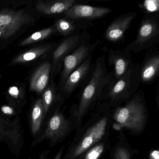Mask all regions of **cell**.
Returning a JSON list of instances; mask_svg holds the SVG:
<instances>
[{
  "label": "cell",
  "mask_w": 159,
  "mask_h": 159,
  "mask_svg": "<svg viewBox=\"0 0 159 159\" xmlns=\"http://www.w3.org/2000/svg\"><path fill=\"white\" fill-rule=\"evenodd\" d=\"M18 6L5 3L0 6V41H11L39 19L30 4L22 8Z\"/></svg>",
  "instance_id": "6da1fadb"
},
{
  "label": "cell",
  "mask_w": 159,
  "mask_h": 159,
  "mask_svg": "<svg viewBox=\"0 0 159 159\" xmlns=\"http://www.w3.org/2000/svg\"><path fill=\"white\" fill-rule=\"evenodd\" d=\"M113 79L112 71H108L105 56L98 57L93 66L89 81L81 95L77 112L78 120H81L91 105L99 99L105 86Z\"/></svg>",
  "instance_id": "7a4b0ae2"
},
{
  "label": "cell",
  "mask_w": 159,
  "mask_h": 159,
  "mask_svg": "<svg viewBox=\"0 0 159 159\" xmlns=\"http://www.w3.org/2000/svg\"><path fill=\"white\" fill-rule=\"evenodd\" d=\"M139 69L140 64L137 63L121 78L113 79L105 86L98 100L115 104L130 99L136 93L141 83Z\"/></svg>",
  "instance_id": "3957f363"
},
{
  "label": "cell",
  "mask_w": 159,
  "mask_h": 159,
  "mask_svg": "<svg viewBox=\"0 0 159 159\" xmlns=\"http://www.w3.org/2000/svg\"><path fill=\"white\" fill-rule=\"evenodd\" d=\"M144 93H136L123 107L117 108L113 119L121 127L135 132H141L144 129L146 120Z\"/></svg>",
  "instance_id": "277c9868"
},
{
  "label": "cell",
  "mask_w": 159,
  "mask_h": 159,
  "mask_svg": "<svg viewBox=\"0 0 159 159\" xmlns=\"http://www.w3.org/2000/svg\"><path fill=\"white\" fill-rule=\"evenodd\" d=\"M159 41L158 16L147 14L141 20L135 39L128 44L124 50L130 53H137L154 47Z\"/></svg>",
  "instance_id": "5b68a950"
},
{
  "label": "cell",
  "mask_w": 159,
  "mask_h": 159,
  "mask_svg": "<svg viewBox=\"0 0 159 159\" xmlns=\"http://www.w3.org/2000/svg\"><path fill=\"white\" fill-rule=\"evenodd\" d=\"M90 39V35L86 31L76 33L66 37L52 52L51 76L55 75L60 70L64 59L81 44Z\"/></svg>",
  "instance_id": "8992f818"
},
{
  "label": "cell",
  "mask_w": 159,
  "mask_h": 159,
  "mask_svg": "<svg viewBox=\"0 0 159 159\" xmlns=\"http://www.w3.org/2000/svg\"><path fill=\"white\" fill-rule=\"evenodd\" d=\"M100 41L91 43L90 40L86 41L77 47L64 59L63 69L60 75L58 88L60 89L71 72L76 70L89 56L92 55Z\"/></svg>",
  "instance_id": "52a82bcc"
},
{
  "label": "cell",
  "mask_w": 159,
  "mask_h": 159,
  "mask_svg": "<svg viewBox=\"0 0 159 159\" xmlns=\"http://www.w3.org/2000/svg\"><path fill=\"white\" fill-rule=\"evenodd\" d=\"M111 12L112 10L107 7L77 3L65 12L61 16L75 20L92 21L105 17Z\"/></svg>",
  "instance_id": "ba28073f"
},
{
  "label": "cell",
  "mask_w": 159,
  "mask_h": 159,
  "mask_svg": "<svg viewBox=\"0 0 159 159\" xmlns=\"http://www.w3.org/2000/svg\"><path fill=\"white\" fill-rule=\"evenodd\" d=\"M69 128V122L63 114L56 112L49 120L44 133L33 143V145L35 146L46 139H49L51 143H56L66 136Z\"/></svg>",
  "instance_id": "9c48e42d"
},
{
  "label": "cell",
  "mask_w": 159,
  "mask_h": 159,
  "mask_svg": "<svg viewBox=\"0 0 159 159\" xmlns=\"http://www.w3.org/2000/svg\"><path fill=\"white\" fill-rule=\"evenodd\" d=\"M93 55H91L70 73L62 87L59 89L65 96H69L81 85L91 74L93 70Z\"/></svg>",
  "instance_id": "30bf717a"
},
{
  "label": "cell",
  "mask_w": 159,
  "mask_h": 159,
  "mask_svg": "<svg viewBox=\"0 0 159 159\" xmlns=\"http://www.w3.org/2000/svg\"><path fill=\"white\" fill-rule=\"evenodd\" d=\"M137 16L136 13L128 12L117 17L105 30L104 37L106 40L113 43L121 42L124 39L125 32Z\"/></svg>",
  "instance_id": "8fae6325"
},
{
  "label": "cell",
  "mask_w": 159,
  "mask_h": 159,
  "mask_svg": "<svg viewBox=\"0 0 159 159\" xmlns=\"http://www.w3.org/2000/svg\"><path fill=\"white\" fill-rule=\"evenodd\" d=\"M107 63L113 67V80H117L124 76L134 66L131 53L124 49H110L108 51Z\"/></svg>",
  "instance_id": "7c38bea8"
},
{
  "label": "cell",
  "mask_w": 159,
  "mask_h": 159,
  "mask_svg": "<svg viewBox=\"0 0 159 159\" xmlns=\"http://www.w3.org/2000/svg\"><path fill=\"white\" fill-rule=\"evenodd\" d=\"M107 122V119L105 117L88 129L82 139L71 153V159L81 155L102 138L105 134Z\"/></svg>",
  "instance_id": "4fadbf2b"
},
{
  "label": "cell",
  "mask_w": 159,
  "mask_h": 159,
  "mask_svg": "<svg viewBox=\"0 0 159 159\" xmlns=\"http://www.w3.org/2000/svg\"><path fill=\"white\" fill-rule=\"evenodd\" d=\"M159 72V52L158 48H150L146 54L143 62L140 65V82L144 84L153 83Z\"/></svg>",
  "instance_id": "5bb4252c"
},
{
  "label": "cell",
  "mask_w": 159,
  "mask_h": 159,
  "mask_svg": "<svg viewBox=\"0 0 159 159\" xmlns=\"http://www.w3.org/2000/svg\"><path fill=\"white\" fill-rule=\"evenodd\" d=\"M77 3L76 0H39L34 4V7L39 15L61 16Z\"/></svg>",
  "instance_id": "9a60e30c"
},
{
  "label": "cell",
  "mask_w": 159,
  "mask_h": 159,
  "mask_svg": "<svg viewBox=\"0 0 159 159\" xmlns=\"http://www.w3.org/2000/svg\"><path fill=\"white\" fill-rule=\"evenodd\" d=\"M93 25L92 21L75 20L60 16L56 19L53 27L57 34L66 37L86 31V30Z\"/></svg>",
  "instance_id": "2e32d148"
},
{
  "label": "cell",
  "mask_w": 159,
  "mask_h": 159,
  "mask_svg": "<svg viewBox=\"0 0 159 159\" xmlns=\"http://www.w3.org/2000/svg\"><path fill=\"white\" fill-rule=\"evenodd\" d=\"M22 138L19 121L10 120L0 115V141H5L9 146L16 147L20 145Z\"/></svg>",
  "instance_id": "e0dca14e"
},
{
  "label": "cell",
  "mask_w": 159,
  "mask_h": 159,
  "mask_svg": "<svg viewBox=\"0 0 159 159\" xmlns=\"http://www.w3.org/2000/svg\"><path fill=\"white\" fill-rule=\"evenodd\" d=\"M52 71V64L46 61L41 64L35 70L30 78V88L38 94L43 93L48 85Z\"/></svg>",
  "instance_id": "ac0fdd59"
},
{
  "label": "cell",
  "mask_w": 159,
  "mask_h": 159,
  "mask_svg": "<svg viewBox=\"0 0 159 159\" xmlns=\"http://www.w3.org/2000/svg\"><path fill=\"white\" fill-rule=\"evenodd\" d=\"M56 43H49L36 46L16 56L10 63V66L28 64L39 59L42 56H46L52 52L57 46Z\"/></svg>",
  "instance_id": "d6986e66"
},
{
  "label": "cell",
  "mask_w": 159,
  "mask_h": 159,
  "mask_svg": "<svg viewBox=\"0 0 159 159\" xmlns=\"http://www.w3.org/2000/svg\"><path fill=\"white\" fill-rule=\"evenodd\" d=\"M43 118L42 100L39 98L33 105L30 114L31 131L33 135L38 134L40 130Z\"/></svg>",
  "instance_id": "ffe728a7"
},
{
  "label": "cell",
  "mask_w": 159,
  "mask_h": 159,
  "mask_svg": "<svg viewBox=\"0 0 159 159\" xmlns=\"http://www.w3.org/2000/svg\"><path fill=\"white\" fill-rule=\"evenodd\" d=\"M57 34L53 26L42 30L33 33L32 35L25 38L18 44L19 47H24L33 43L41 41L52 35Z\"/></svg>",
  "instance_id": "44dd1931"
},
{
  "label": "cell",
  "mask_w": 159,
  "mask_h": 159,
  "mask_svg": "<svg viewBox=\"0 0 159 159\" xmlns=\"http://www.w3.org/2000/svg\"><path fill=\"white\" fill-rule=\"evenodd\" d=\"M8 98L10 106L19 110L24 105L25 101L24 89L16 86H11L8 90Z\"/></svg>",
  "instance_id": "7402d4cb"
},
{
  "label": "cell",
  "mask_w": 159,
  "mask_h": 159,
  "mask_svg": "<svg viewBox=\"0 0 159 159\" xmlns=\"http://www.w3.org/2000/svg\"><path fill=\"white\" fill-rule=\"evenodd\" d=\"M56 86L54 83L52 82L50 85L47 86L43 93L42 100L43 107V115L44 117L46 116L51 107L53 102L56 97Z\"/></svg>",
  "instance_id": "603a6c76"
},
{
  "label": "cell",
  "mask_w": 159,
  "mask_h": 159,
  "mask_svg": "<svg viewBox=\"0 0 159 159\" xmlns=\"http://www.w3.org/2000/svg\"><path fill=\"white\" fill-rule=\"evenodd\" d=\"M104 144L96 145L90 149L85 155L84 159H98L104 151Z\"/></svg>",
  "instance_id": "cb8c5ba5"
},
{
  "label": "cell",
  "mask_w": 159,
  "mask_h": 159,
  "mask_svg": "<svg viewBox=\"0 0 159 159\" xmlns=\"http://www.w3.org/2000/svg\"><path fill=\"white\" fill-rule=\"evenodd\" d=\"M114 157L115 159H131L128 150L123 147H120L116 149Z\"/></svg>",
  "instance_id": "d4e9b609"
},
{
  "label": "cell",
  "mask_w": 159,
  "mask_h": 159,
  "mask_svg": "<svg viewBox=\"0 0 159 159\" xmlns=\"http://www.w3.org/2000/svg\"><path fill=\"white\" fill-rule=\"evenodd\" d=\"M2 112L5 115L12 116L16 113L15 108L10 106H3L1 108Z\"/></svg>",
  "instance_id": "484cf974"
},
{
  "label": "cell",
  "mask_w": 159,
  "mask_h": 159,
  "mask_svg": "<svg viewBox=\"0 0 159 159\" xmlns=\"http://www.w3.org/2000/svg\"><path fill=\"white\" fill-rule=\"evenodd\" d=\"M149 159H159V150L151 151L149 154Z\"/></svg>",
  "instance_id": "4316f807"
},
{
  "label": "cell",
  "mask_w": 159,
  "mask_h": 159,
  "mask_svg": "<svg viewBox=\"0 0 159 159\" xmlns=\"http://www.w3.org/2000/svg\"><path fill=\"white\" fill-rule=\"evenodd\" d=\"M63 150H64V148H62L60 150L57 152V154L56 155L54 159H61V156H62V153H63Z\"/></svg>",
  "instance_id": "83f0119b"
},
{
  "label": "cell",
  "mask_w": 159,
  "mask_h": 159,
  "mask_svg": "<svg viewBox=\"0 0 159 159\" xmlns=\"http://www.w3.org/2000/svg\"><path fill=\"white\" fill-rule=\"evenodd\" d=\"M46 154H43V153L40 156L39 158V159H47V158H46Z\"/></svg>",
  "instance_id": "f1b7e54d"
}]
</instances>
